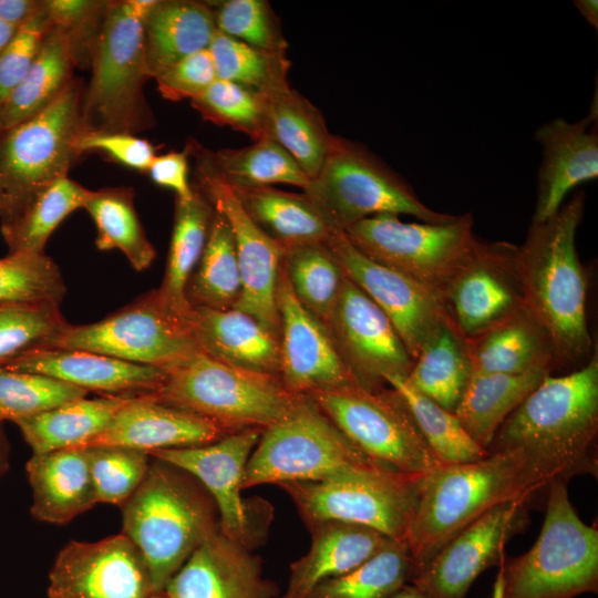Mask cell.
Instances as JSON below:
<instances>
[{
    "instance_id": "obj_1",
    "label": "cell",
    "mask_w": 598,
    "mask_h": 598,
    "mask_svg": "<svg viewBox=\"0 0 598 598\" xmlns=\"http://www.w3.org/2000/svg\"><path fill=\"white\" fill-rule=\"evenodd\" d=\"M598 433V353L568 374L546 375L496 432L488 453L517 451L544 486L596 475L591 453Z\"/></svg>"
},
{
    "instance_id": "obj_2",
    "label": "cell",
    "mask_w": 598,
    "mask_h": 598,
    "mask_svg": "<svg viewBox=\"0 0 598 598\" xmlns=\"http://www.w3.org/2000/svg\"><path fill=\"white\" fill-rule=\"evenodd\" d=\"M586 195L575 194L542 223H532L517 248L516 268L524 306L546 331L558 364L590 357L587 278L576 248Z\"/></svg>"
},
{
    "instance_id": "obj_3",
    "label": "cell",
    "mask_w": 598,
    "mask_h": 598,
    "mask_svg": "<svg viewBox=\"0 0 598 598\" xmlns=\"http://www.w3.org/2000/svg\"><path fill=\"white\" fill-rule=\"evenodd\" d=\"M540 488L517 451L489 453L470 463L440 464L421 475L405 538L414 575L482 515L504 502L530 497Z\"/></svg>"
},
{
    "instance_id": "obj_4",
    "label": "cell",
    "mask_w": 598,
    "mask_h": 598,
    "mask_svg": "<svg viewBox=\"0 0 598 598\" xmlns=\"http://www.w3.org/2000/svg\"><path fill=\"white\" fill-rule=\"evenodd\" d=\"M122 533L147 564L155 594L219 529L215 502L205 487L187 472L156 457L122 505Z\"/></svg>"
},
{
    "instance_id": "obj_5",
    "label": "cell",
    "mask_w": 598,
    "mask_h": 598,
    "mask_svg": "<svg viewBox=\"0 0 598 598\" xmlns=\"http://www.w3.org/2000/svg\"><path fill=\"white\" fill-rule=\"evenodd\" d=\"M154 2L109 1L91 49L92 75L81 103L83 131L136 135L155 124L144 95L150 76L143 41V18Z\"/></svg>"
},
{
    "instance_id": "obj_6",
    "label": "cell",
    "mask_w": 598,
    "mask_h": 598,
    "mask_svg": "<svg viewBox=\"0 0 598 598\" xmlns=\"http://www.w3.org/2000/svg\"><path fill=\"white\" fill-rule=\"evenodd\" d=\"M154 400L197 414L226 434L266 430L287 416L303 395L277 375L228 365L198 350L166 372Z\"/></svg>"
},
{
    "instance_id": "obj_7",
    "label": "cell",
    "mask_w": 598,
    "mask_h": 598,
    "mask_svg": "<svg viewBox=\"0 0 598 598\" xmlns=\"http://www.w3.org/2000/svg\"><path fill=\"white\" fill-rule=\"evenodd\" d=\"M540 533L525 554L498 565L502 598H575L598 591V529L569 501L567 482L547 485Z\"/></svg>"
},
{
    "instance_id": "obj_8",
    "label": "cell",
    "mask_w": 598,
    "mask_h": 598,
    "mask_svg": "<svg viewBox=\"0 0 598 598\" xmlns=\"http://www.w3.org/2000/svg\"><path fill=\"white\" fill-rule=\"evenodd\" d=\"M303 194L332 231L344 233L380 214L408 215L424 223H445L455 215L421 202L396 172L364 146L333 136L328 155Z\"/></svg>"
},
{
    "instance_id": "obj_9",
    "label": "cell",
    "mask_w": 598,
    "mask_h": 598,
    "mask_svg": "<svg viewBox=\"0 0 598 598\" xmlns=\"http://www.w3.org/2000/svg\"><path fill=\"white\" fill-rule=\"evenodd\" d=\"M83 85L73 79L44 110L0 135V221L13 220L32 199L66 177L80 156Z\"/></svg>"
},
{
    "instance_id": "obj_10",
    "label": "cell",
    "mask_w": 598,
    "mask_h": 598,
    "mask_svg": "<svg viewBox=\"0 0 598 598\" xmlns=\"http://www.w3.org/2000/svg\"><path fill=\"white\" fill-rule=\"evenodd\" d=\"M420 476L377 463L319 482L279 486L289 495L307 526L328 520L344 522L405 542L416 505Z\"/></svg>"
},
{
    "instance_id": "obj_11",
    "label": "cell",
    "mask_w": 598,
    "mask_h": 598,
    "mask_svg": "<svg viewBox=\"0 0 598 598\" xmlns=\"http://www.w3.org/2000/svg\"><path fill=\"white\" fill-rule=\"evenodd\" d=\"M377 463L303 395L287 416L262 431L247 462L243 488L319 482Z\"/></svg>"
},
{
    "instance_id": "obj_12",
    "label": "cell",
    "mask_w": 598,
    "mask_h": 598,
    "mask_svg": "<svg viewBox=\"0 0 598 598\" xmlns=\"http://www.w3.org/2000/svg\"><path fill=\"white\" fill-rule=\"evenodd\" d=\"M344 234L369 258L442 298L478 243L470 213L445 223H405L398 215L380 214L357 223Z\"/></svg>"
},
{
    "instance_id": "obj_13",
    "label": "cell",
    "mask_w": 598,
    "mask_h": 598,
    "mask_svg": "<svg viewBox=\"0 0 598 598\" xmlns=\"http://www.w3.org/2000/svg\"><path fill=\"white\" fill-rule=\"evenodd\" d=\"M309 396L368 457L410 475L440 465L396 391L354 383Z\"/></svg>"
},
{
    "instance_id": "obj_14",
    "label": "cell",
    "mask_w": 598,
    "mask_h": 598,
    "mask_svg": "<svg viewBox=\"0 0 598 598\" xmlns=\"http://www.w3.org/2000/svg\"><path fill=\"white\" fill-rule=\"evenodd\" d=\"M51 348L91 351L165 372L199 350L188 321L164 307L155 289L99 321L69 324Z\"/></svg>"
},
{
    "instance_id": "obj_15",
    "label": "cell",
    "mask_w": 598,
    "mask_h": 598,
    "mask_svg": "<svg viewBox=\"0 0 598 598\" xmlns=\"http://www.w3.org/2000/svg\"><path fill=\"white\" fill-rule=\"evenodd\" d=\"M186 150L196 163L194 186L225 218L234 237L241 279L234 309L251 316L280 339L277 283L286 249L250 218L235 189L215 169L210 151L193 141Z\"/></svg>"
},
{
    "instance_id": "obj_16",
    "label": "cell",
    "mask_w": 598,
    "mask_h": 598,
    "mask_svg": "<svg viewBox=\"0 0 598 598\" xmlns=\"http://www.w3.org/2000/svg\"><path fill=\"white\" fill-rule=\"evenodd\" d=\"M357 382L380 390L390 377H406L414 359L389 317L347 276L323 322Z\"/></svg>"
},
{
    "instance_id": "obj_17",
    "label": "cell",
    "mask_w": 598,
    "mask_h": 598,
    "mask_svg": "<svg viewBox=\"0 0 598 598\" xmlns=\"http://www.w3.org/2000/svg\"><path fill=\"white\" fill-rule=\"evenodd\" d=\"M326 245L344 275L389 317L413 359L426 341L450 322L439 293L369 258L344 233L332 231Z\"/></svg>"
},
{
    "instance_id": "obj_18",
    "label": "cell",
    "mask_w": 598,
    "mask_h": 598,
    "mask_svg": "<svg viewBox=\"0 0 598 598\" xmlns=\"http://www.w3.org/2000/svg\"><path fill=\"white\" fill-rule=\"evenodd\" d=\"M522 496L504 502L452 538L410 584L425 598H465L475 579L505 559V545L528 520Z\"/></svg>"
},
{
    "instance_id": "obj_19",
    "label": "cell",
    "mask_w": 598,
    "mask_h": 598,
    "mask_svg": "<svg viewBox=\"0 0 598 598\" xmlns=\"http://www.w3.org/2000/svg\"><path fill=\"white\" fill-rule=\"evenodd\" d=\"M147 564L123 533L96 542L71 540L49 573V598H150Z\"/></svg>"
},
{
    "instance_id": "obj_20",
    "label": "cell",
    "mask_w": 598,
    "mask_h": 598,
    "mask_svg": "<svg viewBox=\"0 0 598 598\" xmlns=\"http://www.w3.org/2000/svg\"><path fill=\"white\" fill-rule=\"evenodd\" d=\"M261 433V430L249 429L205 445L148 453L195 477L215 502L220 533L249 549L257 542L259 530L251 505L241 498V491L247 462Z\"/></svg>"
},
{
    "instance_id": "obj_21",
    "label": "cell",
    "mask_w": 598,
    "mask_h": 598,
    "mask_svg": "<svg viewBox=\"0 0 598 598\" xmlns=\"http://www.w3.org/2000/svg\"><path fill=\"white\" fill-rule=\"evenodd\" d=\"M517 246L478 239L473 256L446 287L443 299L453 328L473 339L524 306Z\"/></svg>"
},
{
    "instance_id": "obj_22",
    "label": "cell",
    "mask_w": 598,
    "mask_h": 598,
    "mask_svg": "<svg viewBox=\"0 0 598 598\" xmlns=\"http://www.w3.org/2000/svg\"><path fill=\"white\" fill-rule=\"evenodd\" d=\"M280 319V372L292 393L309 395L358 383L323 322L295 297L282 268L277 283Z\"/></svg>"
},
{
    "instance_id": "obj_23",
    "label": "cell",
    "mask_w": 598,
    "mask_h": 598,
    "mask_svg": "<svg viewBox=\"0 0 598 598\" xmlns=\"http://www.w3.org/2000/svg\"><path fill=\"white\" fill-rule=\"evenodd\" d=\"M252 549L220 530L207 537L163 589L167 598H276L275 581L264 577Z\"/></svg>"
},
{
    "instance_id": "obj_24",
    "label": "cell",
    "mask_w": 598,
    "mask_h": 598,
    "mask_svg": "<svg viewBox=\"0 0 598 598\" xmlns=\"http://www.w3.org/2000/svg\"><path fill=\"white\" fill-rule=\"evenodd\" d=\"M535 140L543 159L532 223H542L560 209L571 189L598 177L597 109L578 122H548L536 131Z\"/></svg>"
},
{
    "instance_id": "obj_25",
    "label": "cell",
    "mask_w": 598,
    "mask_h": 598,
    "mask_svg": "<svg viewBox=\"0 0 598 598\" xmlns=\"http://www.w3.org/2000/svg\"><path fill=\"white\" fill-rule=\"evenodd\" d=\"M0 367L43 374L103 395L137 396L153 393L166 378L165 371L153 367L91 351L61 348L34 349Z\"/></svg>"
},
{
    "instance_id": "obj_26",
    "label": "cell",
    "mask_w": 598,
    "mask_h": 598,
    "mask_svg": "<svg viewBox=\"0 0 598 598\" xmlns=\"http://www.w3.org/2000/svg\"><path fill=\"white\" fill-rule=\"evenodd\" d=\"M225 435L213 422L143 394L133 396L109 425L82 447L123 446L151 453L205 445Z\"/></svg>"
},
{
    "instance_id": "obj_27",
    "label": "cell",
    "mask_w": 598,
    "mask_h": 598,
    "mask_svg": "<svg viewBox=\"0 0 598 598\" xmlns=\"http://www.w3.org/2000/svg\"><path fill=\"white\" fill-rule=\"evenodd\" d=\"M188 324L198 349L228 365L279 377L280 339L237 309L193 307Z\"/></svg>"
},
{
    "instance_id": "obj_28",
    "label": "cell",
    "mask_w": 598,
    "mask_h": 598,
    "mask_svg": "<svg viewBox=\"0 0 598 598\" xmlns=\"http://www.w3.org/2000/svg\"><path fill=\"white\" fill-rule=\"evenodd\" d=\"M310 549L290 565L282 598H308L322 581L344 575L375 555L390 539L358 524L328 520L307 526Z\"/></svg>"
},
{
    "instance_id": "obj_29",
    "label": "cell",
    "mask_w": 598,
    "mask_h": 598,
    "mask_svg": "<svg viewBox=\"0 0 598 598\" xmlns=\"http://www.w3.org/2000/svg\"><path fill=\"white\" fill-rule=\"evenodd\" d=\"M25 471L39 522L63 525L97 504L86 447L32 454Z\"/></svg>"
},
{
    "instance_id": "obj_30",
    "label": "cell",
    "mask_w": 598,
    "mask_h": 598,
    "mask_svg": "<svg viewBox=\"0 0 598 598\" xmlns=\"http://www.w3.org/2000/svg\"><path fill=\"white\" fill-rule=\"evenodd\" d=\"M465 343L473 373H550L558 365L549 337L525 307Z\"/></svg>"
},
{
    "instance_id": "obj_31",
    "label": "cell",
    "mask_w": 598,
    "mask_h": 598,
    "mask_svg": "<svg viewBox=\"0 0 598 598\" xmlns=\"http://www.w3.org/2000/svg\"><path fill=\"white\" fill-rule=\"evenodd\" d=\"M217 29L208 2L155 0L143 18V41L150 79L183 58L208 49Z\"/></svg>"
},
{
    "instance_id": "obj_32",
    "label": "cell",
    "mask_w": 598,
    "mask_h": 598,
    "mask_svg": "<svg viewBox=\"0 0 598 598\" xmlns=\"http://www.w3.org/2000/svg\"><path fill=\"white\" fill-rule=\"evenodd\" d=\"M262 95L266 137L283 147L309 178L315 177L333 140L321 112L290 84Z\"/></svg>"
},
{
    "instance_id": "obj_33",
    "label": "cell",
    "mask_w": 598,
    "mask_h": 598,
    "mask_svg": "<svg viewBox=\"0 0 598 598\" xmlns=\"http://www.w3.org/2000/svg\"><path fill=\"white\" fill-rule=\"evenodd\" d=\"M214 214L195 186L189 198L176 197L164 277L155 292L164 307L186 321L193 309L186 297L187 283L205 248Z\"/></svg>"
},
{
    "instance_id": "obj_34",
    "label": "cell",
    "mask_w": 598,
    "mask_h": 598,
    "mask_svg": "<svg viewBox=\"0 0 598 598\" xmlns=\"http://www.w3.org/2000/svg\"><path fill=\"white\" fill-rule=\"evenodd\" d=\"M132 398L84 396L14 423L33 454L82 447L100 434Z\"/></svg>"
},
{
    "instance_id": "obj_35",
    "label": "cell",
    "mask_w": 598,
    "mask_h": 598,
    "mask_svg": "<svg viewBox=\"0 0 598 598\" xmlns=\"http://www.w3.org/2000/svg\"><path fill=\"white\" fill-rule=\"evenodd\" d=\"M548 374L473 373L454 413L470 436L487 451L504 421Z\"/></svg>"
},
{
    "instance_id": "obj_36",
    "label": "cell",
    "mask_w": 598,
    "mask_h": 598,
    "mask_svg": "<svg viewBox=\"0 0 598 598\" xmlns=\"http://www.w3.org/2000/svg\"><path fill=\"white\" fill-rule=\"evenodd\" d=\"M75 65L69 33L52 24L35 60L1 106L3 131L50 105L74 79Z\"/></svg>"
},
{
    "instance_id": "obj_37",
    "label": "cell",
    "mask_w": 598,
    "mask_h": 598,
    "mask_svg": "<svg viewBox=\"0 0 598 598\" xmlns=\"http://www.w3.org/2000/svg\"><path fill=\"white\" fill-rule=\"evenodd\" d=\"M233 188L256 225L285 249L326 243L332 233L303 193L283 192L272 186Z\"/></svg>"
},
{
    "instance_id": "obj_38",
    "label": "cell",
    "mask_w": 598,
    "mask_h": 598,
    "mask_svg": "<svg viewBox=\"0 0 598 598\" xmlns=\"http://www.w3.org/2000/svg\"><path fill=\"white\" fill-rule=\"evenodd\" d=\"M472 374L465 340L450 321L423 346L405 381L424 396L454 413Z\"/></svg>"
},
{
    "instance_id": "obj_39",
    "label": "cell",
    "mask_w": 598,
    "mask_h": 598,
    "mask_svg": "<svg viewBox=\"0 0 598 598\" xmlns=\"http://www.w3.org/2000/svg\"><path fill=\"white\" fill-rule=\"evenodd\" d=\"M83 209L96 226L99 250H120L136 271L147 269L156 250L146 236L134 206L130 187H106L91 190Z\"/></svg>"
},
{
    "instance_id": "obj_40",
    "label": "cell",
    "mask_w": 598,
    "mask_h": 598,
    "mask_svg": "<svg viewBox=\"0 0 598 598\" xmlns=\"http://www.w3.org/2000/svg\"><path fill=\"white\" fill-rule=\"evenodd\" d=\"M241 295V279L231 230L215 212L205 248L186 288L190 307L233 309Z\"/></svg>"
},
{
    "instance_id": "obj_41",
    "label": "cell",
    "mask_w": 598,
    "mask_h": 598,
    "mask_svg": "<svg viewBox=\"0 0 598 598\" xmlns=\"http://www.w3.org/2000/svg\"><path fill=\"white\" fill-rule=\"evenodd\" d=\"M90 193L66 176L38 194L20 215L1 225L9 254H44L52 233L71 213L83 208Z\"/></svg>"
},
{
    "instance_id": "obj_42",
    "label": "cell",
    "mask_w": 598,
    "mask_h": 598,
    "mask_svg": "<svg viewBox=\"0 0 598 598\" xmlns=\"http://www.w3.org/2000/svg\"><path fill=\"white\" fill-rule=\"evenodd\" d=\"M386 384L401 396L423 440L440 464L470 463L489 454L470 436L455 413L414 390L405 381V377H390Z\"/></svg>"
},
{
    "instance_id": "obj_43",
    "label": "cell",
    "mask_w": 598,
    "mask_h": 598,
    "mask_svg": "<svg viewBox=\"0 0 598 598\" xmlns=\"http://www.w3.org/2000/svg\"><path fill=\"white\" fill-rule=\"evenodd\" d=\"M414 565L405 542L389 539L351 571L320 582L308 598H390L411 581Z\"/></svg>"
},
{
    "instance_id": "obj_44",
    "label": "cell",
    "mask_w": 598,
    "mask_h": 598,
    "mask_svg": "<svg viewBox=\"0 0 598 598\" xmlns=\"http://www.w3.org/2000/svg\"><path fill=\"white\" fill-rule=\"evenodd\" d=\"M217 173L233 187H265L287 184L307 187L310 178L278 143L264 137L237 150L210 152Z\"/></svg>"
},
{
    "instance_id": "obj_45",
    "label": "cell",
    "mask_w": 598,
    "mask_h": 598,
    "mask_svg": "<svg viewBox=\"0 0 598 598\" xmlns=\"http://www.w3.org/2000/svg\"><path fill=\"white\" fill-rule=\"evenodd\" d=\"M282 268L297 300L324 322L346 279L326 243L303 244L286 249Z\"/></svg>"
},
{
    "instance_id": "obj_46",
    "label": "cell",
    "mask_w": 598,
    "mask_h": 598,
    "mask_svg": "<svg viewBox=\"0 0 598 598\" xmlns=\"http://www.w3.org/2000/svg\"><path fill=\"white\" fill-rule=\"evenodd\" d=\"M208 51L217 79L231 81L261 94L289 84L290 61L283 51H267L248 45L219 31Z\"/></svg>"
},
{
    "instance_id": "obj_47",
    "label": "cell",
    "mask_w": 598,
    "mask_h": 598,
    "mask_svg": "<svg viewBox=\"0 0 598 598\" xmlns=\"http://www.w3.org/2000/svg\"><path fill=\"white\" fill-rule=\"evenodd\" d=\"M70 323L58 303L0 306V365L34 349L51 348Z\"/></svg>"
},
{
    "instance_id": "obj_48",
    "label": "cell",
    "mask_w": 598,
    "mask_h": 598,
    "mask_svg": "<svg viewBox=\"0 0 598 598\" xmlns=\"http://www.w3.org/2000/svg\"><path fill=\"white\" fill-rule=\"evenodd\" d=\"M66 287L55 261L45 254H8L0 258V306L58 303Z\"/></svg>"
},
{
    "instance_id": "obj_49",
    "label": "cell",
    "mask_w": 598,
    "mask_h": 598,
    "mask_svg": "<svg viewBox=\"0 0 598 598\" xmlns=\"http://www.w3.org/2000/svg\"><path fill=\"white\" fill-rule=\"evenodd\" d=\"M190 103L206 121L247 134L254 141L266 137V102L257 91L217 79Z\"/></svg>"
},
{
    "instance_id": "obj_50",
    "label": "cell",
    "mask_w": 598,
    "mask_h": 598,
    "mask_svg": "<svg viewBox=\"0 0 598 598\" xmlns=\"http://www.w3.org/2000/svg\"><path fill=\"white\" fill-rule=\"evenodd\" d=\"M89 392L53 378L0 367V424L37 415Z\"/></svg>"
},
{
    "instance_id": "obj_51",
    "label": "cell",
    "mask_w": 598,
    "mask_h": 598,
    "mask_svg": "<svg viewBox=\"0 0 598 598\" xmlns=\"http://www.w3.org/2000/svg\"><path fill=\"white\" fill-rule=\"evenodd\" d=\"M86 448L96 502L122 506L144 480L151 455L123 446Z\"/></svg>"
},
{
    "instance_id": "obj_52",
    "label": "cell",
    "mask_w": 598,
    "mask_h": 598,
    "mask_svg": "<svg viewBox=\"0 0 598 598\" xmlns=\"http://www.w3.org/2000/svg\"><path fill=\"white\" fill-rule=\"evenodd\" d=\"M217 31L254 48L287 50L280 22L265 0H225L208 2Z\"/></svg>"
},
{
    "instance_id": "obj_53",
    "label": "cell",
    "mask_w": 598,
    "mask_h": 598,
    "mask_svg": "<svg viewBox=\"0 0 598 598\" xmlns=\"http://www.w3.org/2000/svg\"><path fill=\"white\" fill-rule=\"evenodd\" d=\"M51 27L43 0L41 9L18 28L0 52V107L30 69Z\"/></svg>"
},
{
    "instance_id": "obj_54",
    "label": "cell",
    "mask_w": 598,
    "mask_h": 598,
    "mask_svg": "<svg viewBox=\"0 0 598 598\" xmlns=\"http://www.w3.org/2000/svg\"><path fill=\"white\" fill-rule=\"evenodd\" d=\"M44 3L52 24L69 33L76 64L87 65L109 1L44 0Z\"/></svg>"
},
{
    "instance_id": "obj_55",
    "label": "cell",
    "mask_w": 598,
    "mask_h": 598,
    "mask_svg": "<svg viewBox=\"0 0 598 598\" xmlns=\"http://www.w3.org/2000/svg\"><path fill=\"white\" fill-rule=\"evenodd\" d=\"M74 147L79 155L95 151L118 164L146 173L156 156V148L147 140L120 132L81 131Z\"/></svg>"
},
{
    "instance_id": "obj_56",
    "label": "cell",
    "mask_w": 598,
    "mask_h": 598,
    "mask_svg": "<svg viewBox=\"0 0 598 598\" xmlns=\"http://www.w3.org/2000/svg\"><path fill=\"white\" fill-rule=\"evenodd\" d=\"M155 80L163 97L179 101L202 94L217 80V74L213 58L205 49L175 62Z\"/></svg>"
},
{
    "instance_id": "obj_57",
    "label": "cell",
    "mask_w": 598,
    "mask_h": 598,
    "mask_svg": "<svg viewBox=\"0 0 598 598\" xmlns=\"http://www.w3.org/2000/svg\"><path fill=\"white\" fill-rule=\"evenodd\" d=\"M147 173L155 184L174 190L177 198H189L194 194V185L188 179L187 152L156 155Z\"/></svg>"
},
{
    "instance_id": "obj_58",
    "label": "cell",
    "mask_w": 598,
    "mask_h": 598,
    "mask_svg": "<svg viewBox=\"0 0 598 598\" xmlns=\"http://www.w3.org/2000/svg\"><path fill=\"white\" fill-rule=\"evenodd\" d=\"M43 0H0V20L20 27L41 9Z\"/></svg>"
},
{
    "instance_id": "obj_59",
    "label": "cell",
    "mask_w": 598,
    "mask_h": 598,
    "mask_svg": "<svg viewBox=\"0 0 598 598\" xmlns=\"http://www.w3.org/2000/svg\"><path fill=\"white\" fill-rule=\"evenodd\" d=\"M575 7L581 17L595 29H598V1L597 0H576Z\"/></svg>"
},
{
    "instance_id": "obj_60",
    "label": "cell",
    "mask_w": 598,
    "mask_h": 598,
    "mask_svg": "<svg viewBox=\"0 0 598 598\" xmlns=\"http://www.w3.org/2000/svg\"><path fill=\"white\" fill-rule=\"evenodd\" d=\"M9 443L3 432L2 424H0V478L9 468Z\"/></svg>"
},
{
    "instance_id": "obj_61",
    "label": "cell",
    "mask_w": 598,
    "mask_h": 598,
    "mask_svg": "<svg viewBox=\"0 0 598 598\" xmlns=\"http://www.w3.org/2000/svg\"><path fill=\"white\" fill-rule=\"evenodd\" d=\"M19 27L12 25L6 21L0 20V52L12 39Z\"/></svg>"
},
{
    "instance_id": "obj_62",
    "label": "cell",
    "mask_w": 598,
    "mask_h": 598,
    "mask_svg": "<svg viewBox=\"0 0 598 598\" xmlns=\"http://www.w3.org/2000/svg\"><path fill=\"white\" fill-rule=\"evenodd\" d=\"M390 598H425L422 592L416 589L412 584L404 585L396 592H394Z\"/></svg>"
},
{
    "instance_id": "obj_63",
    "label": "cell",
    "mask_w": 598,
    "mask_h": 598,
    "mask_svg": "<svg viewBox=\"0 0 598 598\" xmlns=\"http://www.w3.org/2000/svg\"><path fill=\"white\" fill-rule=\"evenodd\" d=\"M150 598H167L163 592L154 594Z\"/></svg>"
},
{
    "instance_id": "obj_64",
    "label": "cell",
    "mask_w": 598,
    "mask_h": 598,
    "mask_svg": "<svg viewBox=\"0 0 598 598\" xmlns=\"http://www.w3.org/2000/svg\"><path fill=\"white\" fill-rule=\"evenodd\" d=\"M3 132L2 118H1V107H0V135Z\"/></svg>"
}]
</instances>
